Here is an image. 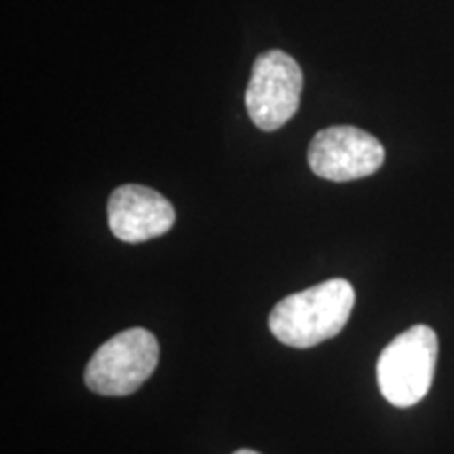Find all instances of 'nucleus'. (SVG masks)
I'll list each match as a JSON object with an SVG mask.
<instances>
[{"mask_svg":"<svg viewBox=\"0 0 454 454\" xmlns=\"http://www.w3.org/2000/svg\"><path fill=\"white\" fill-rule=\"evenodd\" d=\"M354 303V286L343 278H333L284 297L271 309L270 331L288 348H314L343 331Z\"/></svg>","mask_w":454,"mask_h":454,"instance_id":"obj_1","label":"nucleus"},{"mask_svg":"<svg viewBox=\"0 0 454 454\" xmlns=\"http://www.w3.org/2000/svg\"><path fill=\"white\" fill-rule=\"evenodd\" d=\"M438 362V334L414 325L391 340L377 362L379 389L389 404L411 408L427 395Z\"/></svg>","mask_w":454,"mask_h":454,"instance_id":"obj_2","label":"nucleus"},{"mask_svg":"<svg viewBox=\"0 0 454 454\" xmlns=\"http://www.w3.org/2000/svg\"><path fill=\"white\" fill-rule=\"evenodd\" d=\"M160 360V348L154 334L145 328H129L106 340L89 360L84 383L99 395L135 394Z\"/></svg>","mask_w":454,"mask_h":454,"instance_id":"obj_3","label":"nucleus"},{"mask_svg":"<svg viewBox=\"0 0 454 454\" xmlns=\"http://www.w3.org/2000/svg\"><path fill=\"white\" fill-rule=\"evenodd\" d=\"M303 72L284 51H268L254 59L247 89V110L261 130H278L299 110Z\"/></svg>","mask_w":454,"mask_h":454,"instance_id":"obj_4","label":"nucleus"},{"mask_svg":"<svg viewBox=\"0 0 454 454\" xmlns=\"http://www.w3.org/2000/svg\"><path fill=\"white\" fill-rule=\"evenodd\" d=\"M308 162L317 177L345 184L377 173L385 162V147L362 129L328 127L311 139Z\"/></svg>","mask_w":454,"mask_h":454,"instance_id":"obj_5","label":"nucleus"},{"mask_svg":"<svg viewBox=\"0 0 454 454\" xmlns=\"http://www.w3.org/2000/svg\"><path fill=\"white\" fill-rule=\"evenodd\" d=\"M175 208L160 192L145 185H121L107 200L112 234L122 242H145L164 236L175 225Z\"/></svg>","mask_w":454,"mask_h":454,"instance_id":"obj_6","label":"nucleus"},{"mask_svg":"<svg viewBox=\"0 0 454 454\" xmlns=\"http://www.w3.org/2000/svg\"><path fill=\"white\" fill-rule=\"evenodd\" d=\"M234 454H259V452H254V450H248V448H242V450H238V452H234Z\"/></svg>","mask_w":454,"mask_h":454,"instance_id":"obj_7","label":"nucleus"}]
</instances>
